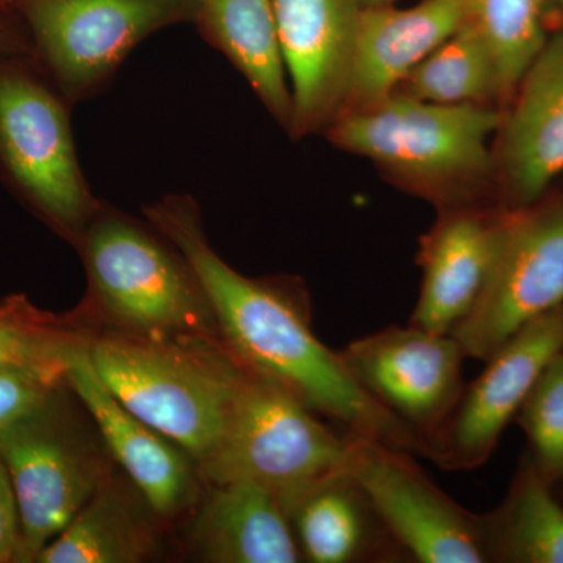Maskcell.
I'll list each match as a JSON object with an SVG mask.
<instances>
[{"mask_svg":"<svg viewBox=\"0 0 563 563\" xmlns=\"http://www.w3.org/2000/svg\"><path fill=\"white\" fill-rule=\"evenodd\" d=\"M292 101V139L324 133L343 113L361 0H272Z\"/></svg>","mask_w":563,"mask_h":563,"instance_id":"4fadbf2b","label":"cell"},{"mask_svg":"<svg viewBox=\"0 0 563 563\" xmlns=\"http://www.w3.org/2000/svg\"><path fill=\"white\" fill-rule=\"evenodd\" d=\"M465 21V0H420L409 9H363L343 113L385 101Z\"/></svg>","mask_w":563,"mask_h":563,"instance_id":"e0dca14e","label":"cell"},{"mask_svg":"<svg viewBox=\"0 0 563 563\" xmlns=\"http://www.w3.org/2000/svg\"><path fill=\"white\" fill-rule=\"evenodd\" d=\"M20 7L33 60L70 106L101 92L141 41L198 14V0H21Z\"/></svg>","mask_w":563,"mask_h":563,"instance_id":"8992f818","label":"cell"},{"mask_svg":"<svg viewBox=\"0 0 563 563\" xmlns=\"http://www.w3.org/2000/svg\"><path fill=\"white\" fill-rule=\"evenodd\" d=\"M161 236L102 206L79 243L92 292L111 317L133 329L199 332L209 303L179 251Z\"/></svg>","mask_w":563,"mask_h":563,"instance_id":"52a82bcc","label":"cell"},{"mask_svg":"<svg viewBox=\"0 0 563 563\" xmlns=\"http://www.w3.org/2000/svg\"><path fill=\"white\" fill-rule=\"evenodd\" d=\"M14 307L0 309V366H60L70 344L57 342L11 320Z\"/></svg>","mask_w":563,"mask_h":563,"instance_id":"4316f807","label":"cell"},{"mask_svg":"<svg viewBox=\"0 0 563 563\" xmlns=\"http://www.w3.org/2000/svg\"><path fill=\"white\" fill-rule=\"evenodd\" d=\"M553 7L555 13L559 14V18H561L562 25H563V0H553ZM563 31V29H562Z\"/></svg>","mask_w":563,"mask_h":563,"instance_id":"4dcf8cb0","label":"cell"},{"mask_svg":"<svg viewBox=\"0 0 563 563\" xmlns=\"http://www.w3.org/2000/svg\"><path fill=\"white\" fill-rule=\"evenodd\" d=\"M479 531L485 563H563V499L529 455Z\"/></svg>","mask_w":563,"mask_h":563,"instance_id":"44dd1931","label":"cell"},{"mask_svg":"<svg viewBox=\"0 0 563 563\" xmlns=\"http://www.w3.org/2000/svg\"><path fill=\"white\" fill-rule=\"evenodd\" d=\"M306 404L243 366L231 420L201 463L213 485L252 483L280 501L350 465V435L339 437Z\"/></svg>","mask_w":563,"mask_h":563,"instance_id":"5b68a950","label":"cell"},{"mask_svg":"<svg viewBox=\"0 0 563 563\" xmlns=\"http://www.w3.org/2000/svg\"><path fill=\"white\" fill-rule=\"evenodd\" d=\"M144 214L190 266L240 365L280 385L313 412L342 422L351 435L420 453L413 433L358 387L340 352L318 340L288 290L243 276L213 251L195 199L166 196Z\"/></svg>","mask_w":563,"mask_h":563,"instance_id":"6da1fadb","label":"cell"},{"mask_svg":"<svg viewBox=\"0 0 563 563\" xmlns=\"http://www.w3.org/2000/svg\"><path fill=\"white\" fill-rule=\"evenodd\" d=\"M63 377L87 407L111 453L132 477L154 512L172 517L187 506L192 490L190 466L172 440L129 412L102 383L87 346L70 344Z\"/></svg>","mask_w":563,"mask_h":563,"instance_id":"2e32d148","label":"cell"},{"mask_svg":"<svg viewBox=\"0 0 563 563\" xmlns=\"http://www.w3.org/2000/svg\"><path fill=\"white\" fill-rule=\"evenodd\" d=\"M69 109L32 57H0V172L41 217L80 243L102 203L81 173Z\"/></svg>","mask_w":563,"mask_h":563,"instance_id":"277c9868","label":"cell"},{"mask_svg":"<svg viewBox=\"0 0 563 563\" xmlns=\"http://www.w3.org/2000/svg\"><path fill=\"white\" fill-rule=\"evenodd\" d=\"M96 373L118 401L202 463L224 435L243 366L172 344L106 336L88 344Z\"/></svg>","mask_w":563,"mask_h":563,"instance_id":"3957f363","label":"cell"},{"mask_svg":"<svg viewBox=\"0 0 563 563\" xmlns=\"http://www.w3.org/2000/svg\"><path fill=\"white\" fill-rule=\"evenodd\" d=\"M509 210L504 207H454L422 235L420 298L410 325L453 333L473 312L495 265Z\"/></svg>","mask_w":563,"mask_h":563,"instance_id":"9a60e30c","label":"cell"},{"mask_svg":"<svg viewBox=\"0 0 563 563\" xmlns=\"http://www.w3.org/2000/svg\"><path fill=\"white\" fill-rule=\"evenodd\" d=\"M347 435V470L407 561L485 563L479 515L437 487L407 451Z\"/></svg>","mask_w":563,"mask_h":563,"instance_id":"30bf717a","label":"cell"},{"mask_svg":"<svg viewBox=\"0 0 563 563\" xmlns=\"http://www.w3.org/2000/svg\"><path fill=\"white\" fill-rule=\"evenodd\" d=\"M340 355L358 387L413 433L420 454L465 387L466 355L451 333L390 325L347 344Z\"/></svg>","mask_w":563,"mask_h":563,"instance_id":"8fae6325","label":"cell"},{"mask_svg":"<svg viewBox=\"0 0 563 563\" xmlns=\"http://www.w3.org/2000/svg\"><path fill=\"white\" fill-rule=\"evenodd\" d=\"M363 9H369V7H384L395 5L396 0H361Z\"/></svg>","mask_w":563,"mask_h":563,"instance_id":"f546056e","label":"cell"},{"mask_svg":"<svg viewBox=\"0 0 563 563\" xmlns=\"http://www.w3.org/2000/svg\"><path fill=\"white\" fill-rule=\"evenodd\" d=\"M562 350L563 306L529 322L493 352L422 454L446 472L483 466L544 366Z\"/></svg>","mask_w":563,"mask_h":563,"instance_id":"7c38bea8","label":"cell"},{"mask_svg":"<svg viewBox=\"0 0 563 563\" xmlns=\"http://www.w3.org/2000/svg\"><path fill=\"white\" fill-rule=\"evenodd\" d=\"M203 38L246 79L282 128L290 132L292 101L272 0H198Z\"/></svg>","mask_w":563,"mask_h":563,"instance_id":"ffe728a7","label":"cell"},{"mask_svg":"<svg viewBox=\"0 0 563 563\" xmlns=\"http://www.w3.org/2000/svg\"><path fill=\"white\" fill-rule=\"evenodd\" d=\"M0 454L20 509L18 562H35L106 484L101 461L49 399L0 429Z\"/></svg>","mask_w":563,"mask_h":563,"instance_id":"9c48e42d","label":"cell"},{"mask_svg":"<svg viewBox=\"0 0 563 563\" xmlns=\"http://www.w3.org/2000/svg\"><path fill=\"white\" fill-rule=\"evenodd\" d=\"M21 543L20 509L9 468L0 454V563L18 561Z\"/></svg>","mask_w":563,"mask_h":563,"instance_id":"83f0119b","label":"cell"},{"mask_svg":"<svg viewBox=\"0 0 563 563\" xmlns=\"http://www.w3.org/2000/svg\"><path fill=\"white\" fill-rule=\"evenodd\" d=\"M396 91L442 106L504 102L495 57L468 22L429 54Z\"/></svg>","mask_w":563,"mask_h":563,"instance_id":"603a6c76","label":"cell"},{"mask_svg":"<svg viewBox=\"0 0 563 563\" xmlns=\"http://www.w3.org/2000/svg\"><path fill=\"white\" fill-rule=\"evenodd\" d=\"M203 558L218 563H298L301 551L279 496L252 483L214 485L196 528Z\"/></svg>","mask_w":563,"mask_h":563,"instance_id":"d6986e66","label":"cell"},{"mask_svg":"<svg viewBox=\"0 0 563 563\" xmlns=\"http://www.w3.org/2000/svg\"><path fill=\"white\" fill-rule=\"evenodd\" d=\"M154 536L139 510L106 484L47 547L40 563H136L154 550Z\"/></svg>","mask_w":563,"mask_h":563,"instance_id":"7402d4cb","label":"cell"},{"mask_svg":"<svg viewBox=\"0 0 563 563\" xmlns=\"http://www.w3.org/2000/svg\"><path fill=\"white\" fill-rule=\"evenodd\" d=\"M563 306V192L509 210L479 301L451 335L485 362L529 322Z\"/></svg>","mask_w":563,"mask_h":563,"instance_id":"ba28073f","label":"cell"},{"mask_svg":"<svg viewBox=\"0 0 563 563\" xmlns=\"http://www.w3.org/2000/svg\"><path fill=\"white\" fill-rule=\"evenodd\" d=\"M559 487H562V488H563V484H562V485H559Z\"/></svg>","mask_w":563,"mask_h":563,"instance_id":"d6a6232c","label":"cell"},{"mask_svg":"<svg viewBox=\"0 0 563 563\" xmlns=\"http://www.w3.org/2000/svg\"><path fill=\"white\" fill-rule=\"evenodd\" d=\"M493 141L501 207L542 201L563 174V31L550 35L509 99Z\"/></svg>","mask_w":563,"mask_h":563,"instance_id":"5bb4252c","label":"cell"},{"mask_svg":"<svg viewBox=\"0 0 563 563\" xmlns=\"http://www.w3.org/2000/svg\"><path fill=\"white\" fill-rule=\"evenodd\" d=\"M515 420L528 439L529 457L558 488L563 484V350L544 366Z\"/></svg>","mask_w":563,"mask_h":563,"instance_id":"d4e9b609","label":"cell"},{"mask_svg":"<svg viewBox=\"0 0 563 563\" xmlns=\"http://www.w3.org/2000/svg\"><path fill=\"white\" fill-rule=\"evenodd\" d=\"M302 559L313 563L407 561L350 470L282 501Z\"/></svg>","mask_w":563,"mask_h":563,"instance_id":"ac0fdd59","label":"cell"},{"mask_svg":"<svg viewBox=\"0 0 563 563\" xmlns=\"http://www.w3.org/2000/svg\"><path fill=\"white\" fill-rule=\"evenodd\" d=\"M466 21L490 47L504 102H509L531 63L543 49L550 32L553 0H465Z\"/></svg>","mask_w":563,"mask_h":563,"instance_id":"cb8c5ba5","label":"cell"},{"mask_svg":"<svg viewBox=\"0 0 563 563\" xmlns=\"http://www.w3.org/2000/svg\"><path fill=\"white\" fill-rule=\"evenodd\" d=\"M5 2H10V0H0V5H2V3H5Z\"/></svg>","mask_w":563,"mask_h":563,"instance_id":"1f68e13d","label":"cell"},{"mask_svg":"<svg viewBox=\"0 0 563 563\" xmlns=\"http://www.w3.org/2000/svg\"><path fill=\"white\" fill-rule=\"evenodd\" d=\"M501 118L496 107L442 106L396 91L369 109L344 111L324 135L446 210L484 203L496 184L493 141Z\"/></svg>","mask_w":563,"mask_h":563,"instance_id":"7a4b0ae2","label":"cell"},{"mask_svg":"<svg viewBox=\"0 0 563 563\" xmlns=\"http://www.w3.org/2000/svg\"><path fill=\"white\" fill-rule=\"evenodd\" d=\"M7 55L32 57V44L27 33H21L0 24V57H7Z\"/></svg>","mask_w":563,"mask_h":563,"instance_id":"f1b7e54d","label":"cell"},{"mask_svg":"<svg viewBox=\"0 0 563 563\" xmlns=\"http://www.w3.org/2000/svg\"><path fill=\"white\" fill-rule=\"evenodd\" d=\"M60 366H0V429L49 399Z\"/></svg>","mask_w":563,"mask_h":563,"instance_id":"484cf974","label":"cell"}]
</instances>
